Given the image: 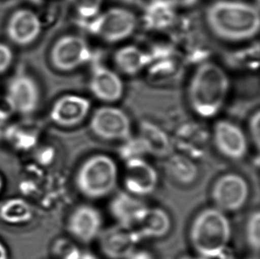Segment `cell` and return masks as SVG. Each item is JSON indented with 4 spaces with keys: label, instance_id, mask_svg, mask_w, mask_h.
Segmentation results:
<instances>
[{
    "label": "cell",
    "instance_id": "31",
    "mask_svg": "<svg viewBox=\"0 0 260 259\" xmlns=\"http://www.w3.org/2000/svg\"><path fill=\"white\" fill-rule=\"evenodd\" d=\"M175 7H189L198 3L199 0H171Z\"/></svg>",
    "mask_w": 260,
    "mask_h": 259
},
{
    "label": "cell",
    "instance_id": "26",
    "mask_svg": "<svg viewBox=\"0 0 260 259\" xmlns=\"http://www.w3.org/2000/svg\"><path fill=\"white\" fill-rule=\"evenodd\" d=\"M79 16L84 20H91L100 13L102 0H70Z\"/></svg>",
    "mask_w": 260,
    "mask_h": 259
},
{
    "label": "cell",
    "instance_id": "33",
    "mask_svg": "<svg viewBox=\"0 0 260 259\" xmlns=\"http://www.w3.org/2000/svg\"><path fill=\"white\" fill-rule=\"evenodd\" d=\"M0 259H9V253L7 246L0 241Z\"/></svg>",
    "mask_w": 260,
    "mask_h": 259
},
{
    "label": "cell",
    "instance_id": "8",
    "mask_svg": "<svg viewBox=\"0 0 260 259\" xmlns=\"http://www.w3.org/2000/svg\"><path fill=\"white\" fill-rule=\"evenodd\" d=\"M39 100V86L28 75L17 74L7 84L6 102L12 112L30 115L38 109Z\"/></svg>",
    "mask_w": 260,
    "mask_h": 259
},
{
    "label": "cell",
    "instance_id": "28",
    "mask_svg": "<svg viewBox=\"0 0 260 259\" xmlns=\"http://www.w3.org/2000/svg\"><path fill=\"white\" fill-rule=\"evenodd\" d=\"M14 60V53L10 46L0 43V74L7 72Z\"/></svg>",
    "mask_w": 260,
    "mask_h": 259
},
{
    "label": "cell",
    "instance_id": "11",
    "mask_svg": "<svg viewBox=\"0 0 260 259\" xmlns=\"http://www.w3.org/2000/svg\"><path fill=\"white\" fill-rule=\"evenodd\" d=\"M42 23L39 15L29 9H19L11 15L7 25V34L11 42L17 46L30 45L39 38Z\"/></svg>",
    "mask_w": 260,
    "mask_h": 259
},
{
    "label": "cell",
    "instance_id": "9",
    "mask_svg": "<svg viewBox=\"0 0 260 259\" xmlns=\"http://www.w3.org/2000/svg\"><path fill=\"white\" fill-rule=\"evenodd\" d=\"M212 199L221 211H236L243 208L249 196L246 180L237 174H225L217 180L212 188Z\"/></svg>",
    "mask_w": 260,
    "mask_h": 259
},
{
    "label": "cell",
    "instance_id": "21",
    "mask_svg": "<svg viewBox=\"0 0 260 259\" xmlns=\"http://www.w3.org/2000/svg\"><path fill=\"white\" fill-rule=\"evenodd\" d=\"M146 207L144 203L128 192L117 193L110 203V212L119 224H129L136 214Z\"/></svg>",
    "mask_w": 260,
    "mask_h": 259
},
{
    "label": "cell",
    "instance_id": "24",
    "mask_svg": "<svg viewBox=\"0 0 260 259\" xmlns=\"http://www.w3.org/2000/svg\"><path fill=\"white\" fill-rule=\"evenodd\" d=\"M4 134L20 149H28L37 142V134L32 130L23 128L21 125H13L7 128Z\"/></svg>",
    "mask_w": 260,
    "mask_h": 259
},
{
    "label": "cell",
    "instance_id": "32",
    "mask_svg": "<svg viewBox=\"0 0 260 259\" xmlns=\"http://www.w3.org/2000/svg\"><path fill=\"white\" fill-rule=\"evenodd\" d=\"M206 259H234V257L232 254L229 252L228 249H225L222 250L221 252L218 253V255Z\"/></svg>",
    "mask_w": 260,
    "mask_h": 259
},
{
    "label": "cell",
    "instance_id": "7",
    "mask_svg": "<svg viewBox=\"0 0 260 259\" xmlns=\"http://www.w3.org/2000/svg\"><path fill=\"white\" fill-rule=\"evenodd\" d=\"M91 132L106 140H125L131 137V122L123 110L105 106L96 109L91 118Z\"/></svg>",
    "mask_w": 260,
    "mask_h": 259
},
{
    "label": "cell",
    "instance_id": "2",
    "mask_svg": "<svg viewBox=\"0 0 260 259\" xmlns=\"http://www.w3.org/2000/svg\"><path fill=\"white\" fill-rule=\"evenodd\" d=\"M229 91V79L220 67L212 62L201 65L190 81L188 100L198 116H216L225 102Z\"/></svg>",
    "mask_w": 260,
    "mask_h": 259
},
{
    "label": "cell",
    "instance_id": "12",
    "mask_svg": "<svg viewBox=\"0 0 260 259\" xmlns=\"http://www.w3.org/2000/svg\"><path fill=\"white\" fill-rule=\"evenodd\" d=\"M90 109L91 103L85 97L65 95L54 102L50 110V118L59 126H76L86 118Z\"/></svg>",
    "mask_w": 260,
    "mask_h": 259
},
{
    "label": "cell",
    "instance_id": "6",
    "mask_svg": "<svg viewBox=\"0 0 260 259\" xmlns=\"http://www.w3.org/2000/svg\"><path fill=\"white\" fill-rule=\"evenodd\" d=\"M91 52L88 44L80 36L67 35L54 43L50 60L57 70L69 72L86 63Z\"/></svg>",
    "mask_w": 260,
    "mask_h": 259
},
{
    "label": "cell",
    "instance_id": "22",
    "mask_svg": "<svg viewBox=\"0 0 260 259\" xmlns=\"http://www.w3.org/2000/svg\"><path fill=\"white\" fill-rule=\"evenodd\" d=\"M33 215L31 205L21 198L8 199L0 205V219L6 224H27L32 220Z\"/></svg>",
    "mask_w": 260,
    "mask_h": 259
},
{
    "label": "cell",
    "instance_id": "17",
    "mask_svg": "<svg viewBox=\"0 0 260 259\" xmlns=\"http://www.w3.org/2000/svg\"><path fill=\"white\" fill-rule=\"evenodd\" d=\"M90 88L96 98L102 102H116L123 95V82L112 70L97 66L92 70Z\"/></svg>",
    "mask_w": 260,
    "mask_h": 259
},
{
    "label": "cell",
    "instance_id": "34",
    "mask_svg": "<svg viewBox=\"0 0 260 259\" xmlns=\"http://www.w3.org/2000/svg\"><path fill=\"white\" fill-rule=\"evenodd\" d=\"M7 119V117L6 116L2 114V113L0 112V137L4 135V133H5V131L4 129H2L1 127H2V124H3L4 122H5V120Z\"/></svg>",
    "mask_w": 260,
    "mask_h": 259
},
{
    "label": "cell",
    "instance_id": "23",
    "mask_svg": "<svg viewBox=\"0 0 260 259\" xmlns=\"http://www.w3.org/2000/svg\"><path fill=\"white\" fill-rule=\"evenodd\" d=\"M168 169L170 173L176 180L184 184L192 182L197 177L196 165L187 158L181 155H175L171 158Z\"/></svg>",
    "mask_w": 260,
    "mask_h": 259
},
{
    "label": "cell",
    "instance_id": "19",
    "mask_svg": "<svg viewBox=\"0 0 260 259\" xmlns=\"http://www.w3.org/2000/svg\"><path fill=\"white\" fill-rule=\"evenodd\" d=\"M115 63L123 73L135 75L147 66L150 60V55L137 46H127L120 48L115 53Z\"/></svg>",
    "mask_w": 260,
    "mask_h": 259
},
{
    "label": "cell",
    "instance_id": "3",
    "mask_svg": "<svg viewBox=\"0 0 260 259\" xmlns=\"http://www.w3.org/2000/svg\"><path fill=\"white\" fill-rule=\"evenodd\" d=\"M231 237L228 217L217 208L203 210L193 220L190 238L193 248L204 258H210L226 249Z\"/></svg>",
    "mask_w": 260,
    "mask_h": 259
},
{
    "label": "cell",
    "instance_id": "5",
    "mask_svg": "<svg viewBox=\"0 0 260 259\" xmlns=\"http://www.w3.org/2000/svg\"><path fill=\"white\" fill-rule=\"evenodd\" d=\"M137 26V18L131 11L115 7L97 14L86 23L91 34L109 43L129 38Z\"/></svg>",
    "mask_w": 260,
    "mask_h": 259
},
{
    "label": "cell",
    "instance_id": "20",
    "mask_svg": "<svg viewBox=\"0 0 260 259\" xmlns=\"http://www.w3.org/2000/svg\"><path fill=\"white\" fill-rule=\"evenodd\" d=\"M140 138L148 154L165 156L172 150L171 142L166 133L153 123L148 122L141 123Z\"/></svg>",
    "mask_w": 260,
    "mask_h": 259
},
{
    "label": "cell",
    "instance_id": "29",
    "mask_svg": "<svg viewBox=\"0 0 260 259\" xmlns=\"http://www.w3.org/2000/svg\"><path fill=\"white\" fill-rule=\"evenodd\" d=\"M249 131H250V138L252 142L256 147L258 148L260 145V114L258 110L254 113L250 117V122H249Z\"/></svg>",
    "mask_w": 260,
    "mask_h": 259
},
{
    "label": "cell",
    "instance_id": "25",
    "mask_svg": "<svg viewBox=\"0 0 260 259\" xmlns=\"http://www.w3.org/2000/svg\"><path fill=\"white\" fill-rule=\"evenodd\" d=\"M147 149L140 137L138 138H129L124 140V144L120 149V155L125 161L142 158L147 154Z\"/></svg>",
    "mask_w": 260,
    "mask_h": 259
},
{
    "label": "cell",
    "instance_id": "30",
    "mask_svg": "<svg viewBox=\"0 0 260 259\" xmlns=\"http://www.w3.org/2000/svg\"><path fill=\"white\" fill-rule=\"evenodd\" d=\"M126 259H153L151 255L144 250L137 251L135 250L133 254H131Z\"/></svg>",
    "mask_w": 260,
    "mask_h": 259
},
{
    "label": "cell",
    "instance_id": "16",
    "mask_svg": "<svg viewBox=\"0 0 260 259\" xmlns=\"http://www.w3.org/2000/svg\"><path fill=\"white\" fill-rule=\"evenodd\" d=\"M102 215L99 210L86 205L76 209L68 222L71 235L85 243L98 237L102 232Z\"/></svg>",
    "mask_w": 260,
    "mask_h": 259
},
{
    "label": "cell",
    "instance_id": "14",
    "mask_svg": "<svg viewBox=\"0 0 260 259\" xmlns=\"http://www.w3.org/2000/svg\"><path fill=\"white\" fill-rule=\"evenodd\" d=\"M214 142L218 151L230 159L238 160L247 152V140L243 131L229 121H218L215 124Z\"/></svg>",
    "mask_w": 260,
    "mask_h": 259
},
{
    "label": "cell",
    "instance_id": "36",
    "mask_svg": "<svg viewBox=\"0 0 260 259\" xmlns=\"http://www.w3.org/2000/svg\"><path fill=\"white\" fill-rule=\"evenodd\" d=\"M180 259H206L204 258V257H194V256H183V257H181Z\"/></svg>",
    "mask_w": 260,
    "mask_h": 259
},
{
    "label": "cell",
    "instance_id": "1",
    "mask_svg": "<svg viewBox=\"0 0 260 259\" xmlns=\"http://www.w3.org/2000/svg\"><path fill=\"white\" fill-rule=\"evenodd\" d=\"M205 17L212 33L226 41L252 39L259 30L258 8L242 1H216L208 8Z\"/></svg>",
    "mask_w": 260,
    "mask_h": 259
},
{
    "label": "cell",
    "instance_id": "38",
    "mask_svg": "<svg viewBox=\"0 0 260 259\" xmlns=\"http://www.w3.org/2000/svg\"><path fill=\"white\" fill-rule=\"evenodd\" d=\"M29 1H31L32 3L37 4H40L42 2V0H29Z\"/></svg>",
    "mask_w": 260,
    "mask_h": 259
},
{
    "label": "cell",
    "instance_id": "37",
    "mask_svg": "<svg viewBox=\"0 0 260 259\" xmlns=\"http://www.w3.org/2000/svg\"><path fill=\"white\" fill-rule=\"evenodd\" d=\"M4 187V179L2 178V176L0 175V193H1V191L3 189Z\"/></svg>",
    "mask_w": 260,
    "mask_h": 259
},
{
    "label": "cell",
    "instance_id": "10",
    "mask_svg": "<svg viewBox=\"0 0 260 259\" xmlns=\"http://www.w3.org/2000/svg\"><path fill=\"white\" fill-rule=\"evenodd\" d=\"M99 237L102 253L110 259H126L141 241L130 226L119 223L101 232Z\"/></svg>",
    "mask_w": 260,
    "mask_h": 259
},
{
    "label": "cell",
    "instance_id": "13",
    "mask_svg": "<svg viewBox=\"0 0 260 259\" xmlns=\"http://www.w3.org/2000/svg\"><path fill=\"white\" fill-rule=\"evenodd\" d=\"M157 173L151 165L142 158L126 161L124 186L133 196H148L156 187Z\"/></svg>",
    "mask_w": 260,
    "mask_h": 259
},
{
    "label": "cell",
    "instance_id": "4",
    "mask_svg": "<svg viewBox=\"0 0 260 259\" xmlns=\"http://www.w3.org/2000/svg\"><path fill=\"white\" fill-rule=\"evenodd\" d=\"M117 168L111 158L97 154L89 158L77 174V186L88 198H102L115 189Z\"/></svg>",
    "mask_w": 260,
    "mask_h": 259
},
{
    "label": "cell",
    "instance_id": "35",
    "mask_svg": "<svg viewBox=\"0 0 260 259\" xmlns=\"http://www.w3.org/2000/svg\"><path fill=\"white\" fill-rule=\"evenodd\" d=\"M119 1L121 3L129 4V5H135V4L140 3L141 0H116Z\"/></svg>",
    "mask_w": 260,
    "mask_h": 259
},
{
    "label": "cell",
    "instance_id": "27",
    "mask_svg": "<svg viewBox=\"0 0 260 259\" xmlns=\"http://www.w3.org/2000/svg\"><path fill=\"white\" fill-rule=\"evenodd\" d=\"M260 216L259 212H254L247 222L246 236L248 243L254 250L259 249L260 242Z\"/></svg>",
    "mask_w": 260,
    "mask_h": 259
},
{
    "label": "cell",
    "instance_id": "18",
    "mask_svg": "<svg viewBox=\"0 0 260 259\" xmlns=\"http://www.w3.org/2000/svg\"><path fill=\"white\" fill-rule=\"evenodd\" d=\"M175 8L171 0H151L145 7V26L154 30L169 28L175 21Z\"/></svg>",
    "mask_w": 260,
    "mask_h": 259
},
{
    "label": "cell",
    "instance_id": "15",
    "mask_svg": "<svg viewBox=\"0 0 260 259\" xmlns=\"http://www.w3.org/2000/svg\"><path fill=\"white\" fill-rule=\"evenodd\" d=\"M126 225L130 226L141 240L157 238L168 234L171 228V219L165 210L146 206Z\"/></svg>",
    "mask_w": 260,
    "mask_h": 259
}]
</instances>
